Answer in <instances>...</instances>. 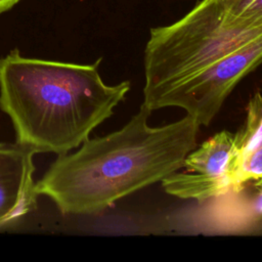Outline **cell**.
Segmentation results:
<instances>
[{"mask_svg": "<svg viewBox=\"0 0 262 262\" xmlns=\"http://www.w3.org/2000/svg\"><path fill=\"white\" fill-rule=\"evenodd\" d=\"M150 114L142 103L121 129L58 155L36 183L37 194L63 215H94L184 167L201 125L186 115L152 127Z\"/></svg>", "mask_w": 262, "mask_h": 262, "instance_id": "1", "label": "cell"}, {"mask_svg": "<svg viewBox=\"0 0 262 262\" xmlns=\"http://www.w3.org/2000/svg\"><path fill=\"white\" fill-rule=\"evenodd\" d=\"M101 58L80 64L23 56L0 57V110L17 143L34 154H67L79 147L125 99L130 82L106 84Z\"/></svg>", "mask_w": 262, "mask_h": 262, "instance_id": "2", "label": "cell"}, {"mask_svg": "<svg viewBox=\"0 0 262 262\" xmlns=\"http://www.w3.org/2000/svg\"><path fill=\"white\" fill-rule=\"evenodd\" d=\"M262 35V18L231 15L225 0H202L177 21L152 28L143 56V104L158 110L179 84Z\"/></svg>", "mask_w": 262, "mask_h": 262, "instance_id": "3", "label": "cell"}, {"mask_svg": "<svg viewBox=\"0 0 262 262\" xmlns=\"http://www.w3.org/2000/svg\"><path fill=\"white\" fill-rule=\"evenodd\" d=\"M262 63V35L167 93L158 110L183 108L201 126H209L235 86Z\"/></svg>", "mask_w": 262, "mask_h": 262, "instance_id": "4", "label": "cell"}, {"mask_svg": "<svg viewBox=\"0 0 262 262\" xmlns=\"http://www.w3.org/2000/svg\"><path fill=\"white\" fill-rule=\"evenodd\" d=\"M34 152L17 142H0V228L36 207Z\"/></svg>", "mask_w": 262, "mask_h": 262, "instance_id": "5", "label": "cell"}, {"mask_svg": "<svg viewBox=\"0 0 262 262\" xmlns=\"http://www.w3.org/2000/svg\"><path fill=\"white\" fill-rule=\"evenodd\" d=\"M184 167L189 171L213 177L230 179L235 192L244 187L241 184L242 154L235 141V133L222 130L192 149L185 158Z\"/></svg>", "mask_w": 262, "mask_h": 262, "instance_id": "6", "label": "cell"}, {"mask_svg": "<svg viewBox=\"0 0 262 262\" xmlns=\"http://www.w3.org/2000/svg\"><path fill=\"white\" fill-rule=\"evenodd\" d=\"M237 146L242 151L241 184L262 181V94L256 91L247 105L244 125L235 133Z\"/></svg>", "mask_w": 262, "mask_h": 262, "instance_id": "7", "label": "cell"}, {"mask_svg": "<svg viewBox=\"0 0 262 262\" xmlns=\"http://www.w3.org/2000/svg\"><path fill=\"white\" fill-rule=\"evenodd\" d=\"M165 191L180 199L206 201L235 192V186L230 179L213 177L198 172H174L162 181Z\"/></svg>", "mask_w": 262, "mask_h": 262, "instance_id": "8", "label": "cell"}, {"mask_svg": "<svg viewBox=\"0 0 262 262\" xmlns=\"http://www.w3.org/2000/svg\"><path fill=\"white\" fill-rule=\"evenodd\" d=\"M228 12L239 18H262V0H225Z\"/></svg>", "mask_w": 262, "mask_h": 262, "instance_id": "9", "label": "cell"}, {"mask_svg": "<svg viewBox=\"0 0 262 262\" xmlns=\"http://www.w3.org/2000/svg\"><path fill=\"white\" fill-rule=\"evenodd\" d=\"M21 0H0V14L12 8Z\"/></svg>", "mask_w": 262, "mask_h": 262, "instance_id": "10", "label": "cell"}, {"mask_svg": "<svg viewBox=\"0 0 262 262\" xmlns=\"http://www.w3.org/2000/svg\"><path fill=\"white\" fill-rule=\"evenodd\" d=\"M257 186H259V187H262V181H261L259 184H257Z\"/></svg>", "mask_w": 262, "mask_h": 262, "instance_id": "11", "label": "cell"}]
</instances>
